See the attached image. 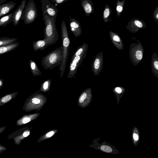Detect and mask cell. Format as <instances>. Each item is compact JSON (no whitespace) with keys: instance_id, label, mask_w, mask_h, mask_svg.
Masks as SVG:
<instances>
[{"instance_id":"1","label":"cell","mask_w":158,"mask_h":158,"mask_svg":"<svg viewBox=\"0 0 158 158\" xmlns=\"http://www.w3.org/2000/svg\"><path fill=\"white\" fill-rule=\"evenodd\" d=\"M61 35L62 40L63 57L61 62L59 65L60 76L62 77L65 71L67 59L69 52V48L70 41L69 38L68 31L64 20L61 23Z\"/></svg>"},{"instance_id":"2","label":"cell","mask_w":158,"mask_h":158,"mask_svg":"<svg viewBox=\"0 0 158 158\" xmlns=\"http://www.w3.org/2000/svg\"><path fill=\"white\" fill-rule=\"evenodd\" d=\"M43 19L45 24L44 39L47 42L48 46L54 44L59 38L56 24V18H50L45 15L43 16Z\"/></svg>"},{"instance_id":"3","label":"cell","mask_w":158,"mask_h":158,"mask_svg":"<svg viewBox=\"0 0 158 158\" xmlns=\"http://www.w3.org/2000/svg\"><path fill=\"white\" fill-rule=\"evenodd\" d=\"M62 57L63 50L61 46L44 56L41 60V65L44 69L51 70L59 66Z\"/></svg>"},{"instance_id":"4","label":"cell","mask_w":158,"mask_h":158,"mask_svg":"<svg viewBox=\"0 0 158 158\" xmlns=\"http://www.w3.org/2000/svg\"><path fill=\"white\" fill-rule=\"evenodd\" d=\"M37 15L38 12L36 4L33 0H30L25 6L20 20H23L24 24L27 25L33 23Z\"/></svg>"},{"instance_id":"5","label":"cell","mask_w":158,"mask_h":158,"mask_svg":"<svg viewBox=\"0 0 158 158\" xmlns=\"http://www.w3.org/2000/svg\"><path fill=\"white\" fill-rule=\"evenodd\" d=\"M143 48L142 44L139 42L137 43L131 44L129 52L131 61L135 66L141 60L143 54Z\"/></svg>"},{"instance_id":"6","label":"cell","mask_w":158,"mask_h":158,"mask_svg":"<svg viewBox=\"0 0 158 158\" xmlns=\"http://www.w3.org/2000/svg\"><path fill=\"white\" fill-rule=\"evenodd\" d=\"M87 50H85L81 54L72 57L70 63L69 72L67 77L71 78L75 77L77 69L85 58Z\"/></svg>"},{"instance_id":"7","label":"cell","mask_w":158,"mask_h":158,"mask_svg":"<svg viewBox=\"0 0 158 158\" xmlns=\"http://www.w3.org/2000/svg\"><path fill=\"white\" fill-rule=\"evenodd\" d=\"M42 15H47L50 18H56L58 10L56 6L49 0H41Z\"/></svg>"},{"instance_id":"8","label":"cell","mask_w":158,"mask_h":158,"mask_svg":"<svg viewBox=\"0 0 158 158\" xmlns=\"http://www.w3.org/2000/svg\"><path fill=\"white\" fill-rule=\"evenodd\" d=\"M25 128H20L8 136V139H13L15 143L17 145H19L22 140L28 136L30 134L29 130L25 129Z\"/></svg>"},{"instance_id":"9","label":"cell","mask_w":158,"mask_h":158,"mask_svg":"<svg viewBox=\"0 0 158 158\" xmlns=\"http://www.w3.org/2000/svg\"><path fill=\"white\" fill-rule=\"evenodd\" d=\"M146 27V23L143 20H139L136 18L130 21L126 26L127 29L133 33L137 32L140 29H143Z\"/></svg>"},{"instance_id":"10","label":"cell","mask_w":158,"mask_h":158,"mask_svg":"<svg viewBox=\"0 0 158 158\" xmlns=\"http://www.w3.org/2000/svg\"><path fill=\"white\" fill-rule=\"evenodd\" d=\"M103 64V56L102 52L97 55L92 62V71L95 76L98 75L102 70Z\"/></svg>"},{"instance_id":"11","label":"cell","mask_w":158,"mask_h":158,"mask_svg":"<svg viewBox=\"0 0 158 158\" xmlns=\"http://www.w3.org/2000/svg\"><path fill=\"white\" fill-rule=\"evenodd\" d=\"M26 1L27 0H22L20 4L14 12L12 19L14 26H17L20 20L22 14L26 5Z\"/></svg>"},{"instance_id":"12","label":"cell","mask_w":158,"mask_h":158,"mask_svg":"<svg viewBox=\"0 0 158 158\" xmlns=\"http://www.w3.org/2000/svg\"><path fill=\"white\" fill-rule=\"evenodd\" d=\"M69 17V26L70 30L76 37L80 36L82 33V30L79 22L75 19Z\"/></svg>"},{"instance_id":"13","label":"cell","mask_w":158,"mask_h":158,"mask_svg":"<svg viewBox=\"0 0 158 158\" xmlns=\"http://www.w3.org/2000/svg\"><path fill=\"white\" fill-rule=\"evenodd\" d=\"M81 3L85 15L89 17L94 11V4L92 1L91 0H81Z\"/></svg>"},{"instance_id":"14","label":"cell","mask_w":158,"mask_h":158,"mask_svg":"<svg viewBox=\"0 0 158 158\" xmlns=\"http://www.w3.org/2000/svg\"><path fill=\"white\" fill-rule=\"evenodd\" d=\"M111 40L114 45L118 49L123 50L124 47L123 43L119 35L112 31L109 32Z\"/></svg>"},{"instance_id":"15","label":"cell","mask_w":158,"mask_h":158,"mask_svg":"<svg viewBox=\"0 0 158 158\" xmlns=\"http://www.w3.org/2000/svg\"><path fill=\"white\" fill-rule=\"evenodd\" d=\"M16 4L11 1L0 5V17L7 14L12 10Z\"/></svg>"},{"instance_id":"16","label":"cell","mask_w":158,"mask_h":158,"mask_svg":"<svg viewBox=\"0 0 158 158\" xmlns=\"http://www.w3.org/2000/svg\"><path fill=\"white\" fill-rule=\"evenodd\" d=\"M152 70L153 74L158 77V56L156 53H154L152 57Z\"/></svg>"},{"instance_id":"17","label":"cell","mask_w":158,"mask_h":158,"mask_svg":"<svg viewBox=\"0 0 158 158\" xmlns=\"http://www.w3.org/2000/svg\"><path fill=\"white\" fill-rule=\"evenodd\" d=\"M48 46L47 42L44 39L33 42V47L35 52L39 49L40 51H43Z\"/></svg>"},{"instance_id":"18","label":"cell","mask_w":158,"mask_h":158,"mask_svg":"<svg viewBox=\"0 0 158 158\" xmlns=\"http://www.w3.org/2000/svg\"><path fill=\"white\" fill-rule=\"evenodd\" d=\"M19 43L15 42L11 44L0 47V55L5 53L12 51L16 48Z\"/></svg>"},{"instance_id":"19","label":"cell","mask_w":158,"mask_h":158,"mask_svg":"<svg viewBox=\"0 0 158 158\" xmlns=\"http://www.w3.org/2000/svg\"><path fill=\"white\" fill-rule=\"evenodd\" d=\"M16 92L7 94L0 98V106L4 105L16 97L18 93Z\"/></svg>"},{"instance_id":"20","label":"cell","mask_w":158,"mask_h":158,"mask_svg":"<svg viewBox=\"0 0 158 158\" xmlns=\"http://www.w3.org/2000/svg\"><path fill=\"white\" fill-rule=\"evenodd\" d=\"M29 67L33 76L35 77L42 75L36 63L33 60H30Z\"/></svg>"},{"instance_id":"21","label":"cell","mask_w":158,"mask_h":158,"mask_svg":"<svg viewBox=\"0 0 158 158\" xmlns=\"http://www.w3.org/2000/svg\"><path fill=\"white\" fill-rule=\"evenodd\" d=\"M112 14V10L108 4L105 6L103 13V18L105 23L110 22L111 19L110 18Z\"/></svg>"},{"instance_id":"22","label":"cell","mask_w":158,"mask_h":158,"mask_svg":"<svg viewBox=\"0 0 158 158\" xmlns=\"http://www.w3.org/2000/svg\"><path fill=\"white\" fill-rule=\"evenodd\" d=\"M13 12L0 19V27H5L13 21L12 17L14 15Z\"/></svg>"},{"instance_id":"23","label":"cell","mask_w":158,"mask_h":158,"mask_svg":"<svg viewBox=\"0 0 158 158\" xmlns=\"http://www.w3.org/2000/svg\"><path fill=\"white\" fill-rule=\"evenodd\" d=\"M125 3V0L120 1L117 0L116 3V10L117 15L119 17L123 11Z\"/></svg>"},{"instance_id":"24","label":"cell","mask_w":158,"mask_h":158,"mask_svg":"<svg viewBox=\"0 0 158 158\" xmlns=\"http://www.w3.org/2000/svg\"><path fill=\"white\" fill-rule=\"evenodd\" d=\"M17 39L6 37H0V47L15 42Z\"/></svg>"},{"instance_id":"25","label":"cell","mask_w":158,"mask_h":158,"mask_svg":"<svg viewBox=\"0 0 158 158\" xmlns=\"http://www.w3.org/2000/svg\"><path fill=\"white\" fill-rule=\"evenodd\" d=\"M51 79H48L45 81L42 84V87L43 89L46 90L48 89L51 84Z\"/></svg>"},{"instance_id":"26","label":"cell","mask_w":158,"mask_h":158,"mask_svg":"<svg viewBox=\"0 0 158 158\" xmlns=\"http://www.w3.org/2000/svg\"><path fill=\"white\" fill-rule=\"evenodd\" d=\"M100 148L102 151L110 153L112 151L111 148L108 146L102 145L101 146Z\"/></svg>"},{"instance_id":"27","label":"cell","mask_w":158,"mask_h":158,"mask_svg":"<svg viewBox=\"0 0 158 158\" xmlns=\"http://www.w3.org/2000/svg\"><path fill=\"white\" fill-rule=\"evenodd\" d=\"M153 18L155 21L158 23V6L156 7L153 11Z\"/></svg>"},{"instance_id":"28","label":"cell","mask_w":158,"mask_h":158,"mask_svg":"<svg viewBox=\"0 0 158 158\" xmlns=\"http://www.w3.org/2000/svg\"><path fill=\"white\" fill-rule=\"evenodd\" d=\"M87 96V94L85 92L83 93L80 96L79 101L80 103L82 102L86 98Z\"/></svg>"},{"instance_id":"29","label":"cell","mask_w":158,"mask_h":158,"mask_svg":"<svg viewBox=\"0 0 158 158\" xmlns=\"http://www.w3.org/2000/svg\"><path fill=\"white\" fill-rule=\"evenodd\" d=\"M69 0H50L53 3L60 4L66 2Z\"/></svg>"},{"instance_id":"30","label":"cell","mask_w":158,"mask_h":158,"mask_svg":"<svg viewBox=\"0 0 158 158\" xmlns=\"http://www.w3.org/2000/svg\"><path fill=\"white\" fill-rule=\"evenodd\" d=\"M31 102L34 104H37L40 102V100L38 98H34L32 99Z\"/></svg>"},{"instance_id":"31","label":"cell","mask_w":158,"mask_h":158,"mask_svg":"<svg viewBox=\"0 0 158 158\" xmlns=\"http://www.w3.org/2000/svg\"><path fill=\"white\" fill-rule=\"evenodd\" d=\"M6 150L7 148L6 147L0 144V154Z\"/></svg>"},{"instance_id":"32","label":"cell","mask_w":158,"mask_h":158,"mask_svg":"<svg viewBox=\"0 0 158 158\" xmlns=\"http://www.w3.org/2000/svg\"><path fill=\"white\" fill-rule=\"evenodd\" d=\"M115 90L118 94L121 93L122 92V89L119 87H117L115 88Z\"/></svg>"},{"instance_id":"33","label":"cell","mask_w":158,"mask_h":158,"mask_svg":"<svg viewBox=\"0 0 158 158\" xmlns=\"http://www.w3.org/2000/svg\"><path fill=\"white\" fill-rule=\"evenodd\" d=\"M54 134V132L52 131L47 133L46 136L48 137H50L52 136Z\"/></svg>"},{"instance_id":"34","label":"cell","mask_w":158,"mask_h":158,"mask_svg":"<svg viewBox=\"0 0 158 158\" xmlns=\"http://www.w3.org/2000/svg\"><path fill=\"white\" fill-rule=\"evenodd\" d=\"M6 128V126H3L2 127H0V134L2 133Z\"/></svg>"},{"instance_id":"35","label":"cell","mask_w":158,"mask_h":158,"mask_svg":"<svg viewBox=\"0 0 158 158\" xmlns=\"http://www.w3.org/2000/svg\"><path fill=\"white\" fill-rule=\"evenodd\" d=\"M133 138L135 140H138L139 139V137L138 135L135 133H134L133 135Z\"/></svg>"},{"instance_id":"36","label":"cell","mask_w":158,"mask_h":158,"mask_svg":"<svg viewBox=\"0 0 158 158\" xmlns=\"http://www.w3.org/2000/svg\"><path fill=\"white\" fill-rule=\"evenodd\" d=\"M3 85V80L2 79H0V87Z\"/></svg>"},{"instance_id":"37","label":"cell","mask_w":158,"mask_h":158,"mask_svg":"<svg viewBox=\"0 0 158 158\" xmlns=\"http://www.w3.org/2000/svg\"><path fill=\"white\" fill-rule=\"evenodd\" d=\"M9 0H0V5L5 2L6 1Z\"/></svg>"},{"instance_id":"38","label":"cell","mask_w":158,"mask_h":158,"mask_svg":"<svg viewBox=\"0 0 158 158\" xmlns=\"http://www.w3.org/2000/svg\"></svg>"}]
</instances>
